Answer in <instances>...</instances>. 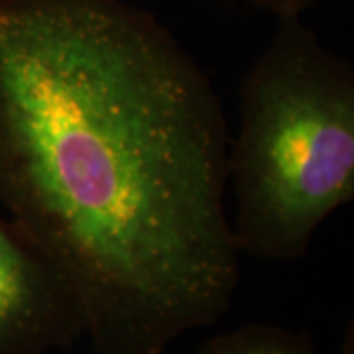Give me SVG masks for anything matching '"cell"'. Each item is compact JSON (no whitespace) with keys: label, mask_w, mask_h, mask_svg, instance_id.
<instances>
[{"label":"cell","mask_w":354,"mask_h":354,"mask_svg":"<svg viewBox=\"0 0 354 354\" xmlns=\"http://www.w3.org/2000/svg\"><path fill=\"white\" fill-rule=\"evenodd\" d=\"M228 127L201 65L124 0H0V209L75 291L97 354L228 311Z\"/></svg>","instance_id":"cell-1"},{"label":"cell","mask_w":354,"mask_h":354,"mask_svg":"<svg viewBox=\"0 0 354 354\" xmlns=\"http://www.w3.org/2000/svg\"><path fill=\"white\" fill-rule=\"evenodd\" d=\"M227 183L236 250L304 258L317 228L354 199V65L301 18L279 20L241 85V127Z\"/></svg>","instance_id":"cell-2"},{"label":"cell","mask_w":354,"mask_h":354,"mask_svg":"<svg viewBox=\"0 0 354 354\" xmlns=\"http://www.w3.org/2000/svg\"><path fill=\"white\" fill-rule=\"evenodd\" d=\"M85 337L64 274L0 209V354H48Z\"/></svg>","instance_id":"cell-3"},{"label":"cell","mask_w":354,"mask_h":354,"mask_svg":"<svg viewBox=\"0 0 354 354\" xmlns=\"http://www.w3.org/2000/svg\"><path fill=\"white\" fill-rule=\"evenodd\" d=\"M195 354H319V351L309 333L250 323L207 339Z\"/></svg>","instance_id":"cell-4"},{"label":"cell","mask_w":354,"mask_h":354,"mask_svg":"<svg viewBox=\"0 0 354 354\" xmlns=\"http://www.w3.org/2000/svg\"><path fill=\"white\" fill-rule=\"evenodd\" d=\"M248 2L272 12L278 20H286V18H301V14L313 8L319 0H248Z\"/></svg>","instance_id":"cell-5"},{"label":"cell","mask_w":354,"mask_h":354,"mask_svg":"<svg viewBox=\"0 0 354 354\" xmlns=\"http://www.w3.org/2000/svg\"><path fill=\"white\" fill-rule=\"evenodd\" d=\"M341 354H354V323L348 321L346 329H344V337H342Z\"/></svg>","instance_id":"cell-6"}]
</instances>
